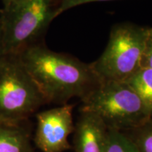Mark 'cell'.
Returning <instances> with one entry per match:
<instances>
[{"label": "cell", "instance_id": "6da1fadb", "mask_svg": "<svg viewBox=\"0 0 152 152\" xmlns=\"http://www.w3.org/2000/svg\"><path fill=\"white\" fill-rule=\"evenodd\" d=\"M46 103L59 105L86 96L99 83L90 64L51 50L40 42L16 55Z\"/></svg>", "mask_w": 152, "mask_h": 152}, {"label": "cell", "instance_id": "7a4b0ae2", "mask_svg": "<svg viewBox=\"0 0 152 152\" xmlns=\"http://www.w3.org/2000/svg\"><path fill=\"white\" fill-rule=\"evenodd\" d=\"M152 29L132 23L115 25L105 50L90 64L99 81L126 80L142 68Z\"/></svg>", "mask_w": 152, "mask_h": 152}, {"label": "cell", "instance_id": "3957f363", "mask_svg": "<svg viewBox=\"0 0 152 152\" xmlns=\"http://www.w3.org/2000/svg\"><path fill=\"white\" fill-rule=\"evenodd\" d=\"M81 101L80 111L94 113L109 130L124 132L151 119L141 99L126 82L100 81Z\"/></svg>", "mask_w": 152, "mask_h": 152}, {"label": "cell", "instance_id": "277c9868", "mask_svg": "<svg viewBox=\"0 0 152 152\" xmlns=\"http://www.w3.org/2000/svg\"><path fill=\"white\" fill-rule=\"evenodd\" d=\"M55 0H11L0 11L4 55H17L39 42L56 18Z\"/></svg>", "mask_w": 152, "mask_h": 152}, {"label": "cell", "instance_id": "5b68a950", "mask_svg": "<svg viewBox=\"0 0 152 152\" xmlns=\"http://www.w3.org/2000/svg\"><path fill=\"white\" fill-rule=\"evenodd\" d=\"M41 92L16 55L0 61V123L20 124L44 104Z\"/></svg>", "mask_w": 152, "mask_h": 152}, {"label": "cell", "instance_id": "8992f818", "mask_svg": "<svg viewBox=\"0 0 152 152\" xmlns=\"http://www.w3.org/2000/svg\"><path fill=\"white\" fill-rule=\"evenodd\" d=\"M73 105L63 104L36 114L37 127L34 142L42 152H64L71 148L68 142L73 132Z\"/></svg>", "mask_w": 152, "mask_h": 152}, {"label": "cell", "instance_id": "52a82bcc", "mask_svg": "<svg viewBox=\"0 0 152 152\" xmlns=\"http://www.w3.org/2000/svg\"><path fill=\"white\" fill-rule=\"evenodd\" d=\"M109 129L98 116L80 111L74 127V152H105Z\"/></svg>", "mask_w": 152, "mask_h": 152}, {"label": "cell", "instance_id": "ba28073f", "mask_svg": "<svg viewBox=\"0 0 152 152\" xmlns=\"http://www.w3.org/2000/svg\"><path fill=\"white\" fill-rule=\"evenodd\" d=\"M28 122L20 124L0 123V152H35Z\"/></svg>", "mask_w": 152, "mask_h": 152}, {"label": "cell", "instance_id": "9c48e42d", "mask_svg": "<svg viewBox=\"0 0 152 152\" xmlns=\"http://www.w3.org/2000/svg\"><path fill=\"white\" fill-rule=\"evenodd\" d=\"M125 82L138 94L152 119V69L142 67Z\"/></svg>", "mask_w": 152, "mask_h": 152}, {"label": "cell", "instance_id": "30bf717a", "mask_svg": "<svg viewBox=\"0 0 152 152\" xmlns=\"http://www.w3.org/2000/svg\"><path fill=\"white\" fill-rule=\"evenodd\" d=\"M123 133L130 139L138 152H152V119Z\"/></svg>", "mask_w": 152, "mask_h": 152}, {"label": "cell", "instance_id": "8fae6325", "mask_svg": "<svg viewBox=\"0 0 152 152\" xmlns=\"http://www.w3.org/2000/svg\"><path fill=\"white\" fill-rule=\"evenodd\" d=\"M105 152H138L125 133L109 130Z\"/></svg>", "mask_w": 152, "mask_h": 152}, {"label": "cell", "instance_id": "7c38bea8", "mask_svg": "<svg viewBox=\"0 0 152 152\" xmlns=\"http://www.w3.org/2000/svg\"><path fill=\"white\" fill-rule=\"evenodd\" d=\"M107 1H113V0H59L58 6H57L55 16L56 18L62 13L65 12L66 11L73 9L74 7H78V6L85 4Z\"/></svg>", "mask_w": 152, "mask_h": 152}, {"label": "cell", "instance_id": "4fadbf2b", "mask_svg": "<svg viewBox=\"0 0 152 152\" xmlns=\"http://www.w3.org/2000/svg\"><path fill=\"white\" fill-rule=\"evenodd\" d=\"M142 67L149 68L152 69V33L149 42H148L145 53H144Z\"/></svg>", "mask_w": 152, "mask_h": 152}, {"label": "cell", "instance_id": "5bb4252c", "mask_svg": "<svg viewBox=\"0 0 152 152\" xmlns=\"http://www.w3.org/2000/svg\"><path fill=\"white\" fill-rule=\"evenodd\" d=\"M4 56V47H3V40H2V33H1V26H0V61Z\"/></svg>", "mask_w": 152, "mask_h": 152}, {"label": "cell", "instance_id": "9a60e30c", "mask_svg": "<svg viewBox=\"0 0 152 152\" xmlns=\"http://www.w3.org/2000/svg\"><path fill=\"white\" fill-rule=\"evenodd\" d=\"M10 1H11V0H2V1H3V3H4V6L7 5V4H8Z\"/></svg>", "mask_w": 152, "mask_h": 152}]
</instances>
